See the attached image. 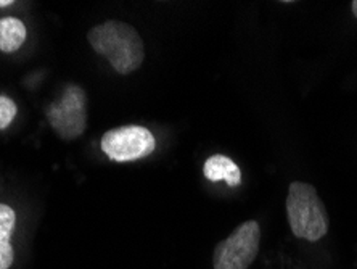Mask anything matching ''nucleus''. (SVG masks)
Returning <instances> with one entry per match:
<instances>
[{
  "instance_id": "nucleus-10",
  "label": "nucleus",
  "mask_w": 357,
  "mask_h": 269,
  "mask_svg": "<svg viewBox=\"0 0 357 269\" xmlns=\"http://www.w3.org/2000/svg\"><path fill=\"white\" fill-rule=\"evenodd\" d=\"M8 5H13V0H0V7H8Z\"/></svg>"
},
{
  "instance_id": "nucleus-8",
  "label": "nucleus",
  "mask_w": 357,
  "mask_h": 269,
  "mask_svg": "<svg viewBox=\"0 0 357 269\" xmlns=\"http://www.w3.org/2000/svg\"><path fill=\"white\" fill-rule=\"evenodd\" d=\"M26 26L21 20L5 17L0 20V50L5 54L17 52L26 41Z\"/></svg>"
},
{
  "instance_id": "nucleus-2",
  "label": "nucleus",
  "mask_w": 357,
  "mask_h": 269,
  "mask_svg": "<svg viewBox=\"0 0 357 269\" xmlns=\"http://www.w3.org/2000/svg\"><path fill=\"white\" fill-rule=\"evenodd\" d=\"M287 216L293 235L307 242H317L328 232V215L322 198L312 184L295 181L287 197Z\"/></svg>"
},
{
  "instance_id": "nucleus-6",
  "label": "nucleus",
  "mask_w": 357,
  "mask_h": 269,
  "mask_svg": "<svg viewBox=\"0 0 357 269\" xmlns=\"http://www.w3.org/2000/svg\"><path fill=\"white\" fill-rule=\"evenodd\" d=\"M204 177L211 182L225 181L227 186L237 187L241 184V171L237 163L225 155L209 157L203 165Z\"/></svg>"
},
{
  "instance_id": "nucleus-3",
  "label": "nucleus",
  "mask_w": 357,
  "mask_h": 269,
  "mask_svg": "<svg viewBox=\"0 0 357 269\" xmlns=\"http://www.w3.org/2000/svg\"><path fill=\"white\" fill-rule=\"evenodd\" d=\"M261 228L258 221H245L214 249V269H248L259 253Z\"/></svg>"
},
{
  "instance_id": "nucleus-7",
  "label": "nucleus",
  "mask_w": 357,
  "mask_h": 269,
  "mask_svg": "<svg viewBox=\"0 0 357 269\" xmlns=\"http://www.w3.org/2000/svg\"><path fill=\"white\" fill-rule=\"evenodd\" d=\"M17 215L8 205L0 203V269H8L13 265L15 252L10 239L15 232Z\"/></svg>"
},
{
  "instance_id": "nucleus-11",
  "label": "nucleus",
  "mask_w": 357,
  "mask_h": 269,
  "mask_svg": "<svg viewBox=\"0 0 357 269\" xmlns=\"http://www.w3.org/2000/svg\"><path fill=\"white\" fill-rule=\"evenodd\" d=\"M351 8H353V13H354V17L357 18V0H354V2L351 3Z\"/></svg>"
},
{
  "instance_id": "nucleus-5",
  "label": "nucleus",
  "mask_w": 357,
  "mask_h": 269,
  "mask_svg": "<svg viewBox=\"0 0 357 269\" xmlns=\"http://www.w3.org/2000/svg\"><path fill=\"white\" fill-rule=\"evenodd\" d=\"M100 147L112 161L128 163L153 154L156 139L144 126L129 124L107 131L102 136Z\"/></svg>"
},
{
  "instance_id": "nucleus-1",
  "label": "nucleus",
  "mask_w": 357,
  "mask_h": 269,
  "mask_svg": "<svg viewBox=\"0 0 357 269\" xmlns=\"http://www.w3.org/2000/svg\"><path fill=\"white\" fill-rule=\"evenodd\" d=\"M89 44L96 54L105 57L119 75L139 70L145 58V47L137 29L128 23L108 20L87 33Z\"/></svg>"
},
{
  "instance_id": "nucleus-4",
  "label": "nucleus",
  "mask_w": 357,
  "mask_h": 269,
  "mask_svg": "<svg viewBox=\"0 0 357 269\" xmlns=\"http://www.w3.org/2000/svg\"><path fill=\"white\" fill-rule=\"evenodd\" d=\"M87 97L76 84H70L61 96L47 108V121L59 137L65 140L77 139L87 128Z\"/></svg>"
},
{
  "instance_id": "nucleus-9",
  "label": "nucleus",
  "mask_w": 357,
  "mask_h": 269,
  "mask_svg": "<svg viewBox=\"0 0 357 269\" xmlns=\"http://www.w3.org/2000/svg\"><path fill=\"white\" fill-rule=\"evenodd\" d=\"M17 112L18 108L12 99L0 96V131L7 129L12 124L15 116H17Z\"/></svg>"
}]
</instances>
